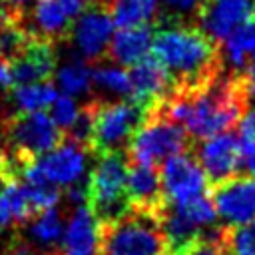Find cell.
<instances>
[{
	"mask_svg": "<svg viewBox=\"0 0 255 255\" xmlns=\"http://www.w3.org/2000/svg\"><path fill=\"white\" fill-rule=\"evenodd\" d=\"M249 100L243 72H221L205 84L175 88L167 98L153 104V108L179 124L193 141H201L235 128Z\"/></svg>",
	"mask_w": 255,
	"mask_h": 255,
	"instance_id": "1",
	"label": "cell"
},
{
	"mask_svg": "<svg viewBox=\"0 0 255 255\" xmlns=\"http://www.w3.org/2000/svg\"><path fill=\"white\" fill-rule=\"evenodd\" d=\"M151 56L165 66L175 88L199 86L225 72L221 46L195 24L179 20L165 22L153 30Z\"/></svg>",
	"mask_w": 255,
	"mask_h": 255,
	"instance_id": "2",
	"label": "cell"
},
{
	"mask_svg": "<svg viewBox=\"0 0 255 255\" xmlns=\"http://www.w3.org/2000/svg\"><path fill=\"white\" fill-rule=\"evenodd\" d=\"M88 106L92 114L88 149L96 157L110 151H126L131 135L143 124L149 110L135 100L94 98Z\"/></svg>",
	"mask_w": 255,
	"mask_h": 255,
	"instance_id": "3",
	"label": "cell"
},
{
	"mask_svg": "<svg viewBox=\"0 0 255 255\" xmlns=\"http://www.w3.org/2000/svg\"><path fill=\"white\" fill-rule=\"evenodd\" d=\"M100 255H169L159 215L129 209L100 223Z\"/></svg>",
	"mask_w": 255,
	"mask_h": 255,
	"instance_id": "4",
	"label": "cell"
},
{
	"mask_svg": "<svg viewBox=\"0 0 255 255\" xmlns=\"http://www.w3.org/2000/svg\"><path fill=\"white\" fill-rule=\"evenodd\" d=\"M191 147L193 139L187 135V131L149 106L143 124L137 128L126 147V157L133 165L159 167L167 157L191 151Z\"/></svg>",
	"mask_w": 255,
	"mask_h": 255,
	"instance_id": "5",
	"label": "cell"
},
{
	"mask_svg": "<svg viewBox=\"0 0 255 255\" xmlns=\"http://www.w3.org/2000/svg\"><path fill=\"white\" fill-rule=\"evenodd\" d=\"M126 151H110L98 155L96 165L88 175V207L100 223H108L129 211L126 181H128Z\"/></svg>",
	"mask_w": 255,
	"mask_h": 255,
	"instance_id": "6",
	"label": "cell"
},
{
	"mask_svg": "<svg viewBox=\"0 0 255 255\" xmlns=\"http://www.w3.org/2000/svg\"><path fill=\"white\" fill-rule=\"evenodd\" d=\"M215 207L205 195L183 203H165L159 211V225L169 255H185V251L203 237L205 229H215Z\"/></svg>",
	"mask_w": 255,
	"mask_h": 255,
	"instance_id": "7",
	"label": "cell"
},
{
	"mask_svg": "<svg viewBox=\"0 0 255 255\" xmlns=\"http://www.w3.org/2000/svg\"><path fill=\"white\" fill-rule=\"evenodd\" d=\"M114 22L106 2H90L88 8L76 18L70 28L72 42L82 60L96 64L102 58H108V48L114 36Z\"/></svg>",
	"mask_w": 255,
	"mask_h": 255,
	"instance_id": "8",
	"label": "cell"
},
{
	"mask_svg": "<svg viewBox=\"0 0 255 255\" xmlns=\"http://www.w3.org/2000/svg\"><path fill=\"white\" fill-rule=\"evenodd\" d=\"M161 187L167 203H183L195 197L205 195L207 175L195 159L193 151H183L173 157H167L159 165Z\"/></svg>",
	"mask_w": 255,
	"mask_h": 255,
	"instance_id": "9",
	"label": "cell"
},
{
	"mask_svg": "<svg viewBox=\"0 0 255 255\" xmlns=\"http://www.w3.org/2000/svg\"><path fill=\"white\" fill-rule=\"evenodd\" d=\"M253 18L255 0H205L195 14V26L221 46L239 26Z\"/></svg>",
	"mask_w": 255,
	"mask_h": 255,
	"instance_id": "10",
	"label": "cell"
},
{
	"mask_svg": "<svg viewBox=\"0 0 255 255\" xmlns=\"http://www.w3.org/2000/svg\"><path fill=\"white\" fill-rule=\"evenodd\" d=\"M211 203L225 225H241L255 219V177L233 175L211 185Z\"/></svg>",
	"mask_w": 255,
	"mask_h": 255,
	"instance_id": "11",
	"label": "cell"
},
{
	"mask_svg": "<svg viewBox=\"0 0 255 255\" xmlns=\"http://www.w3.org/2000/svg\"><path fill=\"white\" fill-rule=\"evenodd\" d=\"M191 149L211 185L239 175V135L223 131L199 143L193 141Z\"/></svg>",
	"mask_w": 255,
	"mask_h": 255,
	"instance_id": "12",
	"label": "cell"
},
{
	"mask_svg": "<svg viewBox=\"0 0 255 255\" xmlns=\"http://www.w3.org/2000/svg\"><path fill=\"white\" fill-rule=\"evenodd\" d=\"M90 153L92 151L84 143L64 137L54 149L38 157L36 165L50 183L58 187H68L82 179Z\"/></svg>",
	"mask_w": 255,
	"mask_h": 255,
	"instance_id": "13",
	"label": "cell"
},
{
	"mask_svg": "<svg viewBox=\"0 0 255 255\" xmlns=\"http://www.w3.org/2000/svg\"><path fill=\"white\" fill-rule=\"evenodd\" d=\"M8 70L12 86L48 82L56 72V56L52 42L32 34L22 54L8 64Z\"/></svg>",
	"mask_w": 255,
	"mask_h": 255,
	"instance_id": "14",
	"label": "cell"
},
{
	"mask_svg": "<svg viewBox=\"0 0 255 255\" xmlns=\"http://www.w3.org/2000/svg\"><path fill=\"white\" fill-rule=\"evenodd\" d=\"M128 76H129V84H131V100H135L147 108L161 102L175 90V82H173L171 74L153 56H147L141 62L133 64L129 68Z\"/></svg>",
	"mask_w": 255,
	"mask_h": 255,
	"instance_id": "15",
	"label": "cell"
},
{
	"mask_svg": "<svg viewBox=\"0 0 255 255\" xmlns=\"http://www.w3.org/2000/svg\"><path fill=\"white\" fill-rule=\"evenodd\" d=\"M126 191H128L129 209H135V211H145V213L159 215V211L167 203L165 195H163V187H161L159 167L129 163Z\"/></svg>",
	"mask_w": 255,
	"mask_h": 255,
	"instance_id": "16",
	"label": "cell"
},
{
	"mask_svg": "<svg viewBox=\"0 0 255 255\" xmlns=\"http://www.w3.org/2000/svg\"><path fill=\"white\" fill-rule=\"evenodd\" d=\"M58 255H100V221L88 205L74 207L64 235L60 241Z\"/></svg>",
	"mask_w": 255,
	"mask_h": 255,
	"instance_id": "17",
	"label": "cell"
},
{
	"mask_svg": "<svg viewBox=\"0 0 255 255\" xmlns=\"http://www.w3.org/2000/svg\"><path fill=\"white\" fill-rule=\"evenodd\" d=\"M153 30L151 26H135V28H120L114 32L108 58L118 66H133L151 54Z\"/></svg>",
	"mask_w": 255,
	"mask_h": 255,
	"instance_id": "18",
	"label": "cell"
},
{
	"mask_svg": "<svg viewBox=\"0 0 255 255\" xmlns=\"http://www.w3.org/2000/svg\"><path fill=\"white\" fill-rule=\"evenodd\" d=\"M70 20L58 0H34L32 28H28V32L48 42H58L70 34Z\"/></svg>",
	"mask_w": 255,
	"mask_h": 255,
	"instance_id": "19",
	"label": "cell"
},
{
	"mask_svg": "<svg viewBox=\"0 0 255 255\" xmlns=\"http://www.w3.org/2000/svg\"><path fill=\"white\" fill-rule=\"evenodd\" d=\"M34 217L26 187L20 179H8L0 191V233L26 225Z\"/></svg>",
	"mask_w": 255,
	"mask_h": 255,
	"instance_id": "20",
	"label": "cell"
},
{
	"mask_svg": "<svg viewBox=\"0 0 255 255\" xmlns=\"http://www.w3.org/2000/svg\"><path fill=\"white\" fill-rule=\"evenodd\" d=\"M26 227H28L26 231L30 237L28 241H32L44 251H52V253L58 251L56 245H60L62 235H64V217L56 207L36 213L26 223Z\"/></svg>",
	"mask_w": 255,
	"mask_h": 255,
	"instance_id": "21",
	"label": "cell"
},
{
	"mask_svg": "<svg viewBox=\"0 0 255 255\" xmlns=\"http://www.w3.org/2000/svg\"><path fill=\"white\" fill-rule=\"evenodd\" d=\"M159 2L161 0H108V10L118 30L149 26L157 14Z\"/></svg>",
	"mask_w": 255,
	"mask_h": 255,
	"instance_id": "22",
	"label": "cell"
},
{
	"mask_svg": "<svg viewBox=\"0 0 255 255\" xmlns=\"http://www.w3.org/2000/svg\"><path fill=\"white\" fill-rule=\"evenodd\" d=\"M14 90L8 94L6 102L10 106V112H44L52 106L56 100V88L48 82H36L26 86H12Z\"/></svg>",
	"mask_w": 255,
	"mask_h": 255,
	"instance_id": "23",
	"label": "cell"
},
{
	"mask_svg": "<svg viewBox=\"0 0 255 255\" xmlns=\"http://www.w3.org/2000/svg\"><path fill=\"white\" fill-rule=\"evenodd\" d=\"M255 50V18L239 26L223 44L221 56L229 62L231 74H241L249 62V56Z\"/></svg>",
	"mask_w": 255,
	"mask_h": 255,
	"instance_id": "24",
	"label": "cell"
},
{
	"mask_svg": "<svg viewBox=\"0 0 255 255\" xmlns=\"http://www.w3.org/2000/svg\"><path fill=\"white\" fill-rule=\"evenodd\" d=\"M92 74H94L92 64L78 56L74 60H68L66 64H62L56 70V80H58V86H60L62 94L76 98V96L86 94L90 90Z\"/></svg>",
	"mask_w": 255,
	"mask_h": 255,
	"instance_id": "25",
	"label": "cell"
},
{
	"mask_svg": "<svg viewBox=\"0 0 255 255\" xmlns=\"http://www.w3.org/2000/svg\"><path fill=\"white\" fill-rule=\"evenodd\" d=\"M217 239L225 255H255V219L241 225H223Z\"/></svg>",
	"mask_w": 255,
	"mask_h": 255,
	"instance_id": "26",
	"label": "cell"
},
{
	"mask_svg": "<svg viewBox=\"0 0 255 255\" xmlns=\"http://www.w3.org/2000/svg\"><path fill=\"white\" fill-rule=\"evenodd\" d=\"M92 84L104 94H116L131 100L129 76L122 66H98L92 74Z\"/></svg>",
	"mask_w": 255,
	"mask_h": 255,
	"instance_id": "27",
	"label": "cell"
},
{
	"mask_svg": "<svg viewBox=\"0 0 255 255\" xmlns=\"http://www.w3.org/2000/svg\"><path fill=\"white\" fill-rule=\"evenodd\" d=\"M80 112H82V106H78V102L66 94L56 96V100L50 106V118L64 135L74 128V124L80 118Z\"/></svg>",
	"mask_w": 255,
	"mask_h": 255,
	"instance_id": "28",
	"label": "cell"
},
{
	"mask_svg": "<svg viewBox=\"0 0 255 255\" xmlns=\"http://www.w3.org/2000/svg\"><path fill=\"white\" fill-rule=\"evenodd\" d=\"M163 6L169 10L171 20H179L183 22V18L187 16H195L197 10L201 8V4L205 0H161Z\"/></svg>",
	"mask_w": 255,
	"mask_h": 255,
	"instance_id": "29",
	"label": "cell"
},
{
	"mask_svg": "<svg viewBox=\"0 0 255 255\" xmlns=\"http://www.w3.org/2000/svg\"><path fill=\"white\" fill-rule=\"evenodd\" d=\"M239 171L255 177V141L239 135Z\"/></svg>",
	"mask_w": 255,
	"mask_h": 255,
	"instance_id": "30",
	"label": "cell"
},
{
	"mask_svg": "<svg viewBox=\"0 0 255 255\" xmlns=\"http://www.w3.org/2000/svg\"><path fill=\"white\" fill-rule=\"evenodd\" d=\"M4 255H56V253H52V251H44V249H40L38 245H34V243L28 241V239L14 237L12 243L8 245V249H6Z\"/></svg>",
	"mask_w": 255,
	"mask_h": 255,
	"instance_id": "31",
	"label": "cell"
},
{
	"mask_svg": "<svg viewBox=\"0 0 255 255\" xmlns=\"http://www.w3.org/2000/svg\"><path fill=\"white\" fill-rule=\"evenodd\" d=\"M239 135L255 141V106L247 108L239 120Z\"/></svg>",
	"mask_w": 255,
	"mask_h": 255,
	"instance_id": "32",
	"label": "cell"
},
{
	"mask_svg": "<svg viewBox=\"0 0 255 255\" xmlns=\"http://www.w3.org/2000/svg\"><path fill=\"white\" fill-rule=\"evenodd\" d=\"M58 2L62 4V8L66 10V14L76 20V18L88 8V4H90L92 0H58Z\"/></svg>",
	"mask_w": 255,
	"mask_h": 255,
	"instance_id": "33",
	"label": "cell"
},
{
	"mask_svg": "<svg viewBox=\"0 0 255 255\" xmlns=\"http://www.w3.org/2000/svg\"><path fill=\"white\" fill-rule=\"evenodd\" d=\"M243 80H245L249 98H255V50H253V54L249 56V62H247V66H245V70H243Z\"/></svg>",
	"mask_w": 255,
	"mask_h": 255,
	"instance_id": "34",
	"label": "cell"
},
{
	"mask_svg": "<svg viewBox=\"0 0 255 255\" xmlns=\"http://www.w3.org/2000/svg\"><path fill=\"white\" fill-rule=\"evenodd\" d=\"M6 2V8L10 10V14L16 18V20H20L24 14H26V8L30 6V4H34V0H4Z\"/></svg>",
	"mask_w": 255,
	"mask_h": 255,
	"instance_id": "35",
	"label": "cell"
},
{
	"mask_svg": "<svg viewBox=\"0 0 255 255\" xmlns=\"http://www.w3.org/2000/svg\"><path fill=\"white\" fill-rule=\"evenodd\" d=\"M0 86L2 88H8V86H12V82H10V70H8V64L0 58Z\"/></svg>",
	"mask_w": 255,
	"mask_h": 255,
	"instance_id": "36",
	"label": "cell"
},
{
	"mask_svg": "<svg viewBox=\"0 0 255 255\" xmlns=\"http://www.w3.org/2000/svg\"><path fill=\"white\" fill-rule=\"evenodd\" d=\"M8 173H6V167H4V147H2V141H0V191L2 187L8 183Z\"/></svg>",
	"mask_w": 255,
	"mask_h": 255,
	"instance_id": "37",
	"label": "cell"
},
{
	"mask_svg": "<svg viewBox=\"0 0 255 255\" xmlns=\"http://www.w3.org/2000/svg\"><path fill=\"white\" fill-rule=\"evenodd\" d=\"M10 114H12V112H10V108H8V102L0 96V124H2V122H4V118H6V116H10Z\"/></svg>",
	"mask_w": 255,
	"mask_h": 255,
	"instance_id": "38",
	"label": "cell"
},
{
	"mask_svg": "<svg viewBox=\"0 0 255 255\" xmlns=\"http://www.w3.org/2000/svg\"><path fill=\"white\" fill-rule=\"evenodd\" d=\"M2 2H4V0H0V4H2Z\"/></svg>",
	"mask_w": 255,
	"mask_h": 255,
	"instance_id": "39",
	"label": "cell"
},
{
	"mask_svg": "<svg viewBox=\"0 0 255 255\" xmlns=\"http://www.w3.org/2000/svg\"><path fill=\"white\" fill-rule=\"evenodd\" d=\"M56 255H58V253H56Z\"/></svg>",
	"mask_w": 255,
	"mask_h": 255,
	"instance_id": "40",
	"label": "cell"
}]
</instances>
